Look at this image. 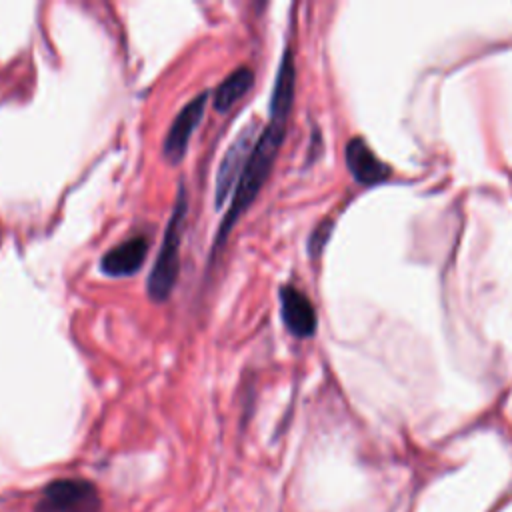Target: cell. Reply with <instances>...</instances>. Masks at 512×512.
<instances>
[{"label":"cell","instance_id":"1","mask_svg":"<svg viewBox=\"0 0 512 512\" xmlns=\"http://www.w3.org/2000/svg\"><path fill=\"white\" fill-rule=\"evenodd\" d=\"M294 82H296L294 60H292V52L286 50L282 56V62H280V68L276 74V82H274V90H272V98H270L268 124L260 132V136L246 160L242 176L236 184V192L232 196V204H230L226 216L222 218V224L214 238V248H220L226 242L230 230L236 226L238 218L256 200L260 188L264 186V182L274 166V160H276L278 150L286 136V124H288L290 108L294 102Z\"/></svg>","mask_w":512,"mask_h":512},{"label":"cell","instance_id":"10","mask_svg":"<svg viewBox=\"0 0 512 512\" xmlns=\"http://www.w3.org/2000/svg\"><path fill=\"white\" fill-rule=\"evenodd\" d=\"M328 232H330V222L318 226L316 232L310 236V252H312V254H318V250L322 248L324 240L328 238Z\"/></svg>","mask_w":512,"mask_h":512},{"label":"cell","instance_id":"5","mask_svg":"<svg viewBox=\"0 0 512 512\" xmlns=\"http://www.w3.org/2000/svg\"><path fill=\"white\" fill-rule=\"evenodd\" d=\"M206 102H208V92L196 94L188 104L182 106V110L172 120V124L168 128V134L164 138V146H162L164 158L170 164H178L184 158L188 142H190L198 122L204 116Z\"/></svg>","mask_w":512,"mask_h":512},{"label":"cell","instance_id":"7","mask_svg":"<svg viewBox=\"0 0 512 512\" xmlns=\"http://www.w3.org/2000/svg\"><path fill=\"white\" fill-rule=\"evenodd\" d=\"M150 242L144 234L132 236L122 244L110 248L100 262V268L108 276H130L138 272L146 260Z\"/></svg>","mask_w":512,"mask_h":512},{"label":"cell","instance_id":"9","mask_svg":"<svg viewBox=\"0 0 512 512\" xmlns=\"http://www.w3.org/2000/svg\"><path fill=\"white\" fill-rule=\"evenodd\" d=\"M252 84H254L252 68H248V66L236 68L214 90V96H212L214 108L222 114L228 112L234 104H238L244 98V94L252 88Z\"/></svg>","mask_w":512,"mask_h":512},{"label":"cell","instance_id":"2","mask_svg":"<svg viewBox=\"0 0 512 512\" xmlns=\"http://www.w3.org/2000/svg\"><path fill=\"white\" fill-rule=\"evenodd\" d=\"M186 214H188V192L184 186L178 188V196L172 208V214L168 218L162 244L158 248V256L154 260L152 272L148 276V294L156 302H164L180 274V244L182 234L186 226Z\"/></svg>","mask_w":512,"mask_h":512},{"label":"cell","instance_id":"6","mask_svg":"<svg viewBox=\"0 0 512 512\" xmlns=\"http://www.w3.org/2000/svg\"><path fill=\"white\" fill-rule=\"evenodd\" d=\"M280 314L284 326L298 338H308L316 332V310L308 296L294 286L280 288Z\"/></svg>","mask_w":512,"mask_h":512},{"label":"cell","instance_id":"4","mask_svg":"<svg viewBox=\"0 0 512 512\" xmlns=\"http://www.w3.org/2000/svg\"><path fill=\"white\" fill-rule=\"evenodd\" d=\"M256 140H258V136H256L254 124L244 126L242 132L234 138V142L226 150V154L222 156L220 168H218V174H216V196H214L216 208H222V204L226 202L232 186L238 184V180L242 176V170L246 166V160H248Z\"/></svg>","mask_w":512,"mask_h":512},{"label":"cell","instance_id":"8","mask_svg":"<svg viewBox=\"0 0 512 512\" xmlns=\"http://www.w3.org/2000/svg\"><path fill=\"white\" fill-rule=\"evenodd\" d=\"M346 166L360 184H376L388 178L390 170L362 138H352L346 144Z\"/></svg>","mask_w":512,"mask_h":512},{"label":"cell","instance_id":"3","mask_svg":"<svg viewBox=\"0 0 512 512\" xmlns=\"http://www.w3.org/2000/svg\"><path fill=\"white\" fill-rule=\"evenodd\" d=\"M102 500L96 486L84 478H60L50 482L36 512H100Z\"/></svg>","mask_w":512,"mask_h":512}]
</instances>
